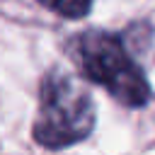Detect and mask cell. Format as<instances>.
<instances>
[{"mask_svg":"<svg viewBox=\"0 0 155 155\" xmlns=\"http://www.w3.org/2000/svg\"><path fill=\"white\" fill-rule=\"evenodd\" d=\"M39 2L65 19H80L92 10L94 0H39Z\"/></svg>","mask_w":155,"mask_h":155,"instance_id":"3957f363","label":"cell"},{"mask_svg":"<svg viewBox=\"0 0 155 155\" xmlns=\"http://www.w3.org/2000/svg\"><path fill=\"white\" fill-rule=\"evenodd\" d=\"M94 102L80 78L63 68H51L41 78L39 114L31 136L48 150H61L85 140L94 128Z\"/></svg>","mask_w":155,"mask_h":155,"instance_id":"7a4b0ae2","label":"cell"},{"mask_svg":"<svg viewBox=\"0 0 155 155\" xmlns=\"http://www.w3.org/2000/svg\"><path fill=\"white\" fill-rule=\"evenodd\" d=\"M68 56L78 73L90 82L104 87L124 107H145L153 90L145 73L128 53L121 36L104 29H87L70 39Z\"/></svg>","mask_w":155,"mask_h":155,"instance_id":"6da1fadb","label":"cell"}]
</instances>
